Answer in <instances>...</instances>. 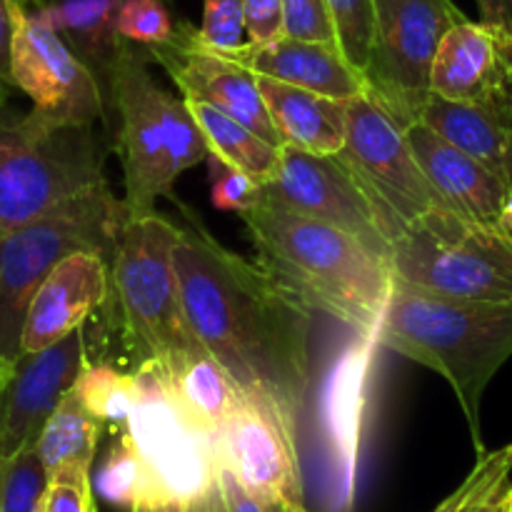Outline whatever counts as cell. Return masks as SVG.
Instances as JSON below:
<instances>
[{"instance_id":"33","label":"cell","mask_w":512,"mask_h":512,"mask_svg":"<svg viewBox=\"0 0 512 512\" xmlns=\"http://www.w3.org/2000/svg\"><path fill=\"white\" fill-rule=\"evenodd\" d=\"M200 45L215 53L230 55L248 43L245 30V0H205L203 23L195 28Z\"/></svg>"},{"instance_id":"25","label":"cell","mask_w":512,"mask_h":512,"mask_svg":"<svg viewBox=\"0 0 512 512\" xmlns=\"http://www.w3.org/2000/svg\"><path fill=\"white\" fill-rule=\"evenodd\" d=\"M158 368L175 403L195 425L208 433H215L233 415L243 398L238 383L203 345L175 355L168 363H158Z\"/></svg>"},{"instance_id":"4","label":"cell","mask_w":512,"mask_h":512,"mask_svg":"<svg viewBox=\"0 0 512 512\" xmlns=\"http://www.w3.org/2000/svg\"><path fill=\"white\" fill-rule=\"evenodd\" d=\"M143 45L123 40L115 68L113 150L123 165L125 208L130 218L158 213V200H175V180L208 163L210 145L188 100L168 93L150 75Z\"/></svg>"},{"instance_id":"8","label":"cell","mask_w":512,"mask_h":512,"mask_svg":"<svg viewBox=\"0 0 512 512\" xmlns=\"http://www.w3.org/2000/svg\"><path fill=\"white\" fill-rule=\"evenodd\" d=\"M395 280L458 300H512V233L440 208L410 225L393 245Z\"/></svg>"},{"instance_id":"14","label":"cell","mask_w":512,"mask_h":512,"mask_svg":"<svg viewBox=\"0 0 512 512\" xmlns=\"http://www.w3.org/2000/svg\"><path fill=\"white\" fill-rule=\"evenodd\" d=\"M213 440L218 463L255 495L278 505H308L298 428L268 395L243 393Z\"/></svg>"},{"instance_id":"12","label":"cell","mask_w":512,"mask_h":512,"mask_svg":"<svg viewBox=\"0 0 512 512\" xmlns=\"http://www.w3.org/2000/svg\"><path fill=\"white\" fill-rule=\"evenodd\" d=\"M340 155L368 188L395 243L425 215L450 208L420 168L405 125L370 90L348 103V138Z\"/></svg>"},{"instance_id":"44","label":"cell","mask_w":512,"mask_h":512,"mask_svg":"<svg viewBox=\"0 0 512 512\" xmlns=\"http://www.w3.org/2000/svg\"><path fill=\"white\" fill-rule=\"evenodd\" d=\"M215 493H218V488H215L208 498H200V500H193V503H188L185 505V512H213Z\"/></svg>"},{"instance_id":"30","label":"cell","mask_w":512,"mask_h":512,"mask_svg":"<svg viewBox=\"0 0 512 512\" xmlns=\"http://www.w3.org/2000/svg\"><path fill=\"white\" fill-rule=\"evenodd\" d=\"M48 483L50 475L35 445L0 460V512H38Z\"/></svg>"},{"instance_id":"37","label":"cell","mask_w":512,"mask_h":512,"mask_svg":"<svg viewBox=\"0 0 512 512\" xmlns=\"http://www.w3.org/2000/svg\"><path fill=\"white\" fill-rule=\"evenodd\" d=\"M38 512H98L93 475H58L50 478Z\"/></svg>"},{"instance_id":"7","label":"cell","mask_w":512,"mask_h":512,"mask_svg":"<svg viewBox=\"0 0 512 512\" xmlns=\"http://www.w3.org/2000/svg\"><path fill=\"white\" fill-rule=\"evenodd\" d=\"M128 208L110 185L65 200L38 220L0 238V360L15 363L23 355L25 313L30 298L50 270L73 253L113 258L115 243L128 220Z\"/></svg>"},{"instance_id":"9","label":"cell","mask_w":512,"mask_h":512,"mask_svg":"<svg viewBox=\"0 0 512 512\" xmlns=\"http://www.w3.org/2000/svg\"><path fill=\"white\" fill-rule=\"evenodd\" d=\"M138 400L125 435L138 450L148 475V503H180L208 498L218 488V453L213 433L183 413L165 385L158 363H143Z\"/></svg>"},{"instance_id":"27","label":"cell","mask_w":512,"mask_h":512,"mask_svg":"<svg viewBox=\"0 0 512 512\" xmlns=\"http://www.w3.org/2000/svg\"><path fill=\"white\" fill-rule=\"evenodd\" d=\"M188 108L193 118L198 120L205 140H208L210 153L218 155L223 163L253 175L260 185L273 178V173L278 170L280 148L283 145H275L270 140L260 138L253 128L240 123L233 115L223 113L215 105L188 100Z\"/></svg>"},{"instance_id":"40","label":"cell","mask_w":512,"mask_h":512,"mask_svg":"<svg viewBox=\"0 0 512 512\" xmlns=\"http://www.w3.org/2000/svg\"><path fill=\"white\" fill-rule=\"evenodd\" d=\"M18 5V0H0V80L10 88H13V40Z\"/></svg>"},{"instance_id":"41","label":"cell","mask_w":512,"mask_h":512,"mask_svg":"<svg viewBox=\"0 0 512 512\" xmlns=\"http://www.w3.org/2000/svg\"><path fill=\"white\" fill-rule=\"evenodd\" d=\"M475 3L483 15V23L512 35V0H475Z\"/></svg>"},{"instance_id":"43","label":"cell","mask_w":512,"mask_h":512,"mask_svg":"<svg viewBox=\"0 0 512 512\" xmlns=\"http://www.w3.org/2000/svg\"><path fill=\"white\" fill-rule=\"evenodd\" d=\"M130 512H185V505H180V503H143V505H135Z\"/></svg>"},{"instance_id":"20","label":"cell","mask_w":512,"mask_h":512,"mask_svg":"<svg viewBox=\"0 0 512 512\" xmlns=\"http://www.w3.org/2000/svg\"><path fill=\"white\" fill-rule=\"evenodd\" d=\"M230 58L253 70L255 75L298 85L328 98L353 100L370 90L368 78L345 60L335 43L283 35L273 43H245L243 48L230 53Z\"/></svg>"},{"instance_id":"11","label":"cell","mask_w":512,"mask_h":512,"mask_svg":"<svg viewBox=\"0 0 512 512\" xmlns=\"http://www.w3.org/2000/svg\"><path fill=\"white\" fill-rule=\"evenodd\" d=\"M375 35L370 93L408 128L430 95V73L440 43L465 13L453 0H373Z\"/></svg>"},{"instance_id":"36","label":"cell","mask_w":512,"mask_h":512,"mask_svg":"<svg viewBox=\"0 0 512 512\" xmlns=\"http://www.w3.org/2000/svg\"><path fill=\"white\" fill-rule=\"evenodd\" d=\"M285 35L303 40L335 43V30L325 0H283Z\"/></svg>"},{"instance_id":"39","label":"cell","mask_w":512,"mask_h":512,"mask_svg":"<svg viewBox=\"0 0 512 512\" xmlns=\"http://www.w3.org/2000/svg\"><path fill=\"white\" fill-rule=\"evenodd\" d=\"M218 490L223 498L225 512H283V505L270 503V500L260 498L253 490L245 488L238 480V475L230 468L218 463Z\"/></svg>"},{"instance_id":"13","label":"cell","mask_w":512,"mask_h":512,"mask_svg":"<svg viewBox=\"0 0 512 512\" xmlns=\"http://www.w3.org/2000/svg\"><path fill=\"white\" fill-rule=\"evenodd\" d=\"M260 188V203L348 230L390 263L395 245L393 233L375 200L370 198L368 188L360 183L355 170L340 153L320 155L283 145L278 170Z\"/></svg>"},{"instance_id":"28","label":"cell","mask_w":512,"mask_h":512,"mask_svg":"<svg viewBox=\"0 0 512 512\" xmlns=\"http://www.w3.org/2000/svg\"><path fill=\"white\" fill-rule=\"evenodd\" d=\"M73 393L105 428L118 435L128 425L133 405L138 400V375L123 373L113 365L95 363L93 358H88L75 380Z\"/></svg>"},{"instance_id":"21","label":"cell","mask_w":512,"mask_h":512,"mask_svg":"<svg viewBox=\"0 0 512 512\" xmlns=\"http://www.w3.org/2000/svg\"><path fill=\"white\" fill-rule=\"evenodd\" d=\"M415 158L445 203L468 218L500 225L510 188L493 173L415 120L405 128Z\"/></svg>"},{"instance_id":"22","label":"cell","mask_w":512,"mask_h":512,"mask_svg":"<svg viewBox=\"0 0 512 512\" xmlns=\"http://www.w3.org/2000/svg\"><path fill=\"white\" fill-rule=\"evenodd\" d=\"M120 8L123 0H45L38 8L93 73L105 105L103 133L110 140L115 133V68L123 48L118 35Z\"/></svg>"},{"instance_id":"18","label":"cell","mask_w":512,"mask_h":512,"mask_svg":"<svg viewBox=\"0 0 512 512\" xmlns=\"http://www.w3.org/2000/svg\"><path fill=\"white\" fill-rule=\"evenodd\" d=\"M430 93L468 103H512V38L505 30L465 18L440 43Z\"/></svg>"},{"instance_id":"15","label":"cell","mask_w":512,"mask_h":512,"mask_svg":"<svg viewBox=\"0 0 512 512\" xmlns=\"http://www.w3.org/2000/svg\"><path fill=\"white\" fill-rule=\"evenodd\" d=\"M13 88L33 100L35 113L58 123L103 125L105 105L93 73L43 15L18 5L13 40Z\"/></svg>"},{"instance_id":"47","label":"cell","mask_w":512,"mask_h":512,"mask_svg":"<svg viewBox=\"0 0 512 512\" xmlns=\"http://www.w3.org/2000/svg\"><path fill=\"white\" fill-rule=\"evenodd\" d=\"M18 3L25 5V8H30V10H38V8H43L45 0H18Z\"/></svg>"},{"instance_id":"19","label":"cell","mask_w":512,"mask_h":512,"mask_svg":"<svg viewBox=\"0 0 512 512\" xmlns=\"http://www.w3.org/2000/svg\"><path fill=\"white\" fill-rule=\"evenodd\" d=\"M110 298V260L98 253H73L60 260L30 298L20 350L38 353L83 328Z\"/></svg>"},{"instance_id":"51","label":"cell","mask_w":512,"mask_h":512,"mask_svg":"<svg viewBox=\"0 0 512 512\" xmlns=\"http://www.w3.org/2000/svg\"><path fill=\"white\" fill-rule=\"evenodd\" d=\"M10 363H3V360H0V378H3V373H5V368H8Z\"/></svg>"},{"instance_id":"2","label":"cell","mask_w":512,"mask_h":512,"mask_svg":"<svg viewBox=\"0 0 512 512\" xmlns=\"http://www.w3.org/2000/svg\"><path fill=\"white\" fill-rule=\"evenodd\" d=\"M238 215L258 265L288 293L355 333H378L395 283L388 260L325 220L268 203Z\"/></svg>"},{"instance_id":"1","label":"cell","mask_w":512,"mask_h":512,"mask_svg":"<svg viewBox=\"0 0 512 512\" xmlns=\"http://www.w3.org/2000/svg\"><path fill=\"white\" fill-rule=\"evenodd\" d=\"M183 213L175 250L180 300L195 340L243 393L268 395L298 428L310 388L313 310L258 263L210 235L193 208Z\"/></svg>"},{"instance_id":"45","label":"cell","mask_w":512,"mask_h":512,"mask_svg":"<svg viewBox=\"0 0 512 512\" xmlns=\"http://www.w3.org/2000/svg\"><path fill=\"white\" fill-rule=\"evenodd\" d=\"M500 225H503L508 233H512V185H510V193L508 200H505V208H503V218H500Z\"/></svg>"},{"instance_id":"29","label":"cell","mask_w":512,"mask_h":512,"mask_svg":"<svg viewBox=\"0 0 512 512\" xmlns=\"http://www.w3.org/2000/svg\"><path fill=\"white\" fill-rule=\"evenodd\" d=\"M93 488L113 508L130 512L135 505L148 503V475H145L143 460L125 430L115 435L110 450L98 463Z\"/></svg>"},{"instance_id":"38","label":"cell","mask_w":512,"mask_h":512,"mask_svg":"<svg viewBox=\"0 0 512 512\" xmlns=\"http://www.w3.org/2000/svg\"><path fill=\"white\" fill-rule=\"evenodd\" d=\"M245 30L248 43L263 45L285 35L283 0H245Z\"/></svg>"},{"instance_id":"3","label":"cell","mask_w":512,"mask_h":512,"mask_svg":"<svg viewBox=\"0 0 512 512\" xmlns=\"http://www.w3.org/2000/svg\"><path fill=\"white\" fill-rule=\"evenodd\" d=\"M383 348L443 375L453 388L478 453L485 388L512 355V300H458L395 280L380 323Z\"/></svg>"},{"instance_id":"34","label":"cell","mask_w":512,"mask_h":512,"mask_svg":"<svg viewBox=\"0 0 512 512\" xmlns=\"http://www.w3.org/2000/svg\"><path fill=\"white\" fill-rule=\"evenodd\" d=\"M118 35L135 45L168 43L175 35L168 3L163 0H123L118 13Z\"/></svg>"},{"instance_id":"24","label":"cell","mask_w":512,"mask_h":512,"mask_svg":"<svg viewBox=\"0 0 512 512\" xmlns=\"http://www.w3.org/2000/svg\"><path fill=\"white\" fill-rule=\"evenodd\" d=\"M258 83L283 145L320 155H335L345 148L350 100L328 98L263 75H258Z\"/></svg>"},{"instance_id":"17","label":"cell","mask_w":512,"mask_h":512,"mask_svg":"<svg viewBox=\"0 0 512 512\" xmlns=\"http://www.w3.org/2000/svg\"><path fill=\"white\" fill-rule=\"evenodd\" d=\"M143 50L150 63H158L170 75L185 100L215 105L253 128L260 138L283 145L265 105L258 75L230 55L200 45L193 25L180 23L168 43L143 45Z\"/></svg>"},{"instance_id":"35","label":"cell","mask_w":512,"mask_h":512,"mask_svg":"<svg viewBox=\"0 0 512 512\" xmlns=\"http://www.w3.org/2000/svg\"><path fill=\"white\" fill-rule=\"evenodd\" d=\"M210 200L218 210H228V213H243V210L255 208L263 200V188L253 175L245 170L233 168V165L223 163L218 155L210 153Z\"/></svg>"},{"instance_id":"49","label":"cell","mask_w":512,"mask_h":512,"mask_svg":"<svg viewBox=\"0 0 512 512\" xmlns=\"http://www.w3.org/2000/svg\"><path fill=\"white\" fill-rule=\"evenodd\" d=\"M8 90H10V85L0 80V105H5V100H8Z\"/></svg>"},{"instance_id":"5","label":"cell","mask_w":512,"mask_h":512,"mask_svg":"<svg viewBox=\"0 0 512 512\" xmlns=\"http://www.w3.org/2000/svg\"><path fill=\"white\" fill-rule=\"evenodd\" d=\"M95 128L0 105V238L108 183L105 155L113 145Z\"/></svg>"},{"instance_id":"32","label":"cell","mask_w":512,"mask_h":512,"mask_svg":"<svg viewBox=\"0 0 512 512\" xmlns=\"http://www.w3.org/2000/svg\"><path fill=\"white\" fill-rule=\"evenodd\" d=\"M325 5L335 30V45L345 60L365 75L373 55V0H325Z\"/></svg>"},{"instance_id":"31","label":"cell","mask_w":512,"mask_h":512,"mask_svg":"<svg viewBox=\"0 0 512 512\" xmlns=\"http://www.w3.org/2000/svg\"><path fill=\"white\" fill-rule=\"evenodd\" d=\"M512 473V445L478 453V463L468 478L443 500L433 512H478L498 490L510 483Z\"/></svg>"},{"instance_id":"42","label":"cell","mask_w":512,"mask_h":512,"mask_svg":"<svg viewBox=\"0 0 512 512\" xmlns=\"http://www.w3.org/2000/svg\"><path fill=\"white\" fill-rule=\"evenodd\" d=\"M508 488H510V483L505 485L503 490H498V493H495L493 498H490L478 512H505L508 510Z\"/></svg>"},{"instance_id":"16","label":"cell","mask_w":512,"mask_h":512,"mask_svg":"<svg viewBox=\"0 0 512 512\" xmlns=\"http://www.w3.org/2000/svg\"><path fill=\"white\" fill-rule=\"evenodd\" d=\"M83 328L38 353H23L0 378V460L38 443L45 423L88 363Z\"/></svg>"},{"instance_id":"52","label":"cell","mask_w":512,"mask_h":512,"mask_svg":"<svg viewBox=\"0 0 512 512\" xmlns=\"http://www.w3.org/2000/svg\"><path fill=\"white\" fill-rule=\"evenodd\" d=\"M163 3H168V5H173V3H175V0H163Z\"/></svg>"},{"instance_id":"46","label":"cell","mask_w":512,"mask_h":512,"mask_svg":"<svg viewBox=\"0 0 512 512\" xmlns=\"http://www.w3.org/2000/svg\"><path fill=\"white\" fill-rule=\"evenodd\" d=\"M283 512H313V510L303 503H290V505H283Z\"/></svg>"},{"instance_id":"48","label":"cell","mask_w":512,"mask_h":512,"mask_svg":"<svg viewBox=\"0 0 512 512\" xmlns=\"http://www.w3.org/2000/svg\"><path fill=\"white\" fill-rule=\"evenodd\" d=\"M213 512H225L223 498H220V490H218V493H215V500H213Z\"/></svg>"},{"instance_id":"23","label":"cell","mask_w":512,"mask_h":512,"mask_svg":"<svg viewBox=\"0 0 512 512\" xmlns=\"http://www.w3.org/2000/svg\"><path fill=\"white\" fill-rule=\"evenodd\" d=\"M420 123L512 185V103H468L430 93Z\"/></svg>"},{"instance_id":"6","label":"cell","mask_w":512,"mask_h":512,"mask_svg":"<svg viewBox=\"0 0 512 512\" xmlns=\"http://www.w3.org/2000/svg\"><path fill=\"white\" fill-rule=\"evenodd\" d=\"M180 225L165 215L128 218L110 258V298L118 313L120 340L135 368L168 363L198 348L180 300L175 250Z\"/></svg>"},{"instance_id":"53","label":"cell","mask_w":512,"mask_h":512,"mask_svg":"<svg viewBox=\"0 0 512 512\" xmlns=\"http://www.w3.org/2000/svg\"><path fill=\"white\" fill-rule=\"evenodd\" d=\"M510 38H512V35H510Z\"/></svg>"},{"instance_id":"26","label":"cell","mask_w":512,"mask_h":512,"mask_svg":"<svg viewBox=\"0 0 512 512\" xmlns=\"http://www.w3.org/2000/svg\"><path fill=\"white\" fill-rule=\"evenodd\" d=\"M103 428L105 425L70 390L63 403L50 415L38 443H35L50 478L93 475Z\"/></svg>"},{"instance_id":"50","label":"cell","mask_w":512,"mask_h":512,"mask_svg":"<svg viewBox=\"0 0 512 512\" xmlns=\"http://www.w3.org/2000/svg\"><path fill=\"white\" fill-rule=\"evenodd\" d=\"M505 512H512V485L508 488V510Z\"/></svg>"},{"instance_id":"10","label":"cell","mask_w":512,"mask_h":512,"mask_svg":"<svg viewBox=\"0 0 512 512\" xmlns=\"http://www.w3.org/2000/svg\"><path fill=\"white\" fill-rule=\"evenodd\" d=\"M378 348H383L378 333L353 330L320 383L315 405V505L320 512H353L363 420Z\"/></svg>"}]
</instances>
